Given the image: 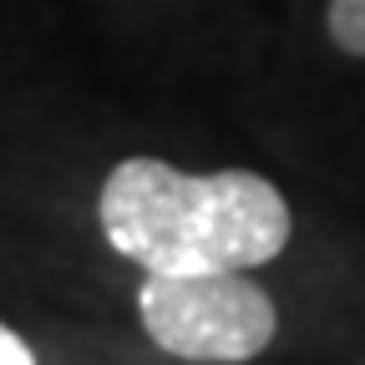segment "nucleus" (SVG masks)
<instances>
[{
  "instance_id": "nucleus-4",
  "label": "nucleus",
  "mask_w": 365,
  "mask_h": 365,
  "mask_svg": "<svg viewBox=\"0 0 365 365\" xmlns=\"http://www.w3.org/2000/svg\"><path fill=\"white\" fill-rule=\"evenodd\" d=\"M0 365H41V360H36V350L26 345V335H21V330H11L6 319H0Z\"/></svg>"
},
{
  "instance_id": "nucleus-2",
  "label": "nucleus",
  "mask_w": 365,
  "mask_h": 365,
  "mask_svg": "<svg viewBox=\"0 0 365 365\" xmlns=\"http://www.w3.org/2000/svg\"><path fill=\"white\" fill-rule=\"evenodd\" d=\"M137 325L173 360L249 365L279 340V304L254 279V269L143 274Z\"/></svg>"
},
{
  "instance_id": "nucleus-3",
  "label": "nucleus",
  "mask_w": 365,
  "mask_h": 365,
  "mask_svg": "<svg viewBox=\"0 0 365 365\" xmlns=\"http://www.w3.org/2000/svg\"><path fill=\"white\" fill-rule=\"evenodd\" d=\"M325 41L340 56L365 61V0H325Z\"/></svg>"
},
{
  "instance_id": "nucleus-1",
  "label": "nucleus",
  "mask_w": 365,
  "mask_h": 365,
  "mask_svg": "<svg viewBox=\"0 0 365 365\" xmlns=\"http://www.w3.org/2000/svg\"><path fill=\"white\" fill-rule=\"evenodd\" d=\"M97 228L143 274L264 269L294 239L289 193L259 168H178L122 158L97 188Z\"/></svg>"
}]
</instances>
